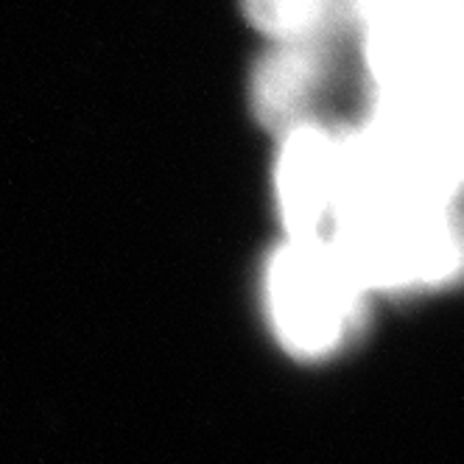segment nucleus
<instances>
[{"label":"nucleus","instance_id":"obj_4","mask_svg":"<svg viewBox=\"0 0 464 464\" xmlns=\"http://www.w3.org/2000/svg\"><path fill=\"white\" fill-rule=\"evenodd\" d=\"M347 31H355V25L344 12L316 34L272 43L257 59L249 84L252 112L260 126L283 138L291 129L319 123L316 110L334 82L339 43Z\"/></svg>","mask_w":464,"mask_h":464},{"label":"nucleus","instance_id":"obj_5","mask_svg":"<svg viewBox=\"0 0 464 464\" xmlns=\"http://www.w3.org/2000/svg\"><path fill=\"white\" fill-rule=\"evenodd\" d=\"M277 196L291 238H324L342 198V138L322 123L283 135Z\"/></svg>","mask_w":464,"mask_h":464},{"label":"nucleus","instance_id":"obj_3","mask_svg":"<svg viewBox=\"0 0 464 464\" xmlns=\"http://www.w3.org/2000/svg\"><path fill=\"white\" fill-rule=\"evenodd\" d=\"M361 288L324 238H291L272 266V300L285 339L300 350L330 347L353 316Z\"/></svg>","mask_w":464,"mask_h":464},{"label":"nucleus","instance_id":"obj_2","mask_svg":"<svg viewBox=\"0 0 464 464\" xmlns=\"http://www.w3.org/2000/svg\"><path fill=\"white\" fill-rule=\"evenodd\" d=\"M334 227L330 244L358 288L434 283L459 257L448 205H353L336 216Z\"/></svg>","mask_w":464,"mask_h":464},{"label":"nucleus","instance_id":"obj_6","mask_svg":"<svg viewBox=\"0 0 464 464\" xmlns=\"http://www.w3.org/2000/svg\"><path fill=\"white\" fill-rule=\"evenodd\" d=\"M241 6L246 20L272 43L316 34L344 14L342 0H241Z\"/></svg>","mask_w":464,"mask_h":464},{"label":"nucleus","instance_id":"obj_1","mask_svg":"<svg viewBox=\"0 0 464 464\" xmlns=\"http://www.w3.org/2000/svg\"><path fill=\"white\" fill-rule=\"evenodd\" d=\"M375 102H461V0H342Z\"/></svg>","mask_w":464,"mask_h":464}]
</instances>
